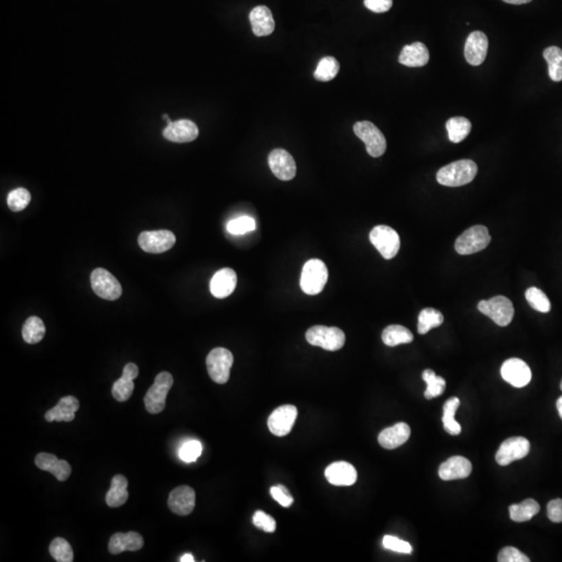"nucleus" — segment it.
I'll return each instance as SVG.
<instances>
[{
    "instance_id": "0eeeda50",
    "label": "nucleus",
    "mask_w": 562,
    "mask_h": 562,
    "mask_svg": "<svg viewBox=\"0 0 562 562\" xmlns=\"http://www.w3.org/2000/svg\"><path fill=\"white\" fill-rule=\"evenodd\" d=\"M233 364V353L225 348L213 349L206 358L208 375L218 385H225L229 380Z\"/></svg>"
},
{
    "instance_id": "a18cd8bd",
    "label": "nucleus",
    "mask_w": 562,
    "mask_h": 562,
    "mask_svg": "<svg viewBox=\"0 0 562 562\" xmlns=\"http://www.w3.org/2000/svg\"><path fill=\"white\" fill-rule=\"evenodd\" d=\"M382 545L385 549L399 552V553L411 554L413 552V548L407 541L391 537V535H385L383 537Z\"/></svg>"
},
{
    "instance_id": "79ce46f5",
    "label": "nucleus",
    "mask_w": 562,
    "mask_h": 562,
    "mask_svg": "<svg viewBox=\"0 0 562 562\" xmlns=\"http://www.w3.org/2000/svg\"><path fill=\"white\" fill-rule=\"evenodd\" d=\"M257 229V223L255 219L250 217H239V218L231 220L227 224V230L231 235H245V233H250V231Z\"/></svg>"
},
{
    "instance_id": "f8f14e48",
    "label": "nucleus",
    "mask_w": 562,
    "mask_h": 562,
    "mask_svg": "<svg viewBox=\"0 0 562 562\" xmlns=\"http://www.w3.org/2000/svg\"><path fill=\"white\" fill-rule=\"evenodd\" d=\"M530 452V443L523 436L507 438L496 454V462L502 466H508L515 460L526 457Z\"/></svg>"
},
{
    "instance_id": "f704fd0d",
    "label": "nucleus",
    "mask_w": 562,
    "mask_h": 562,
    "mask_svg": "<svg viewBox=\"0 0 562 562\" xmlns=\"http://www.w3.org/2000/svg\"><path fill=\"white\" fill-rule=\"evenodd\" d=\"M543 58L549 66V75L553 82L562 80V50L557 46H551L543 50Z\"/></svg>"
},
{
    "instance_id": "f03ea898",
    "label": "nucleus",
    "mask_w": 562,
    "mask_h": 562,
    "mask_svg": "<svg viewBox=\"0 0 562 562\" xmlns=\"http://www.w3.org/2000/svg\"><path fill=\"white\" fill-rule=\"evenodd\" d=\"M328 280V270L320 259H310L302 269L300 287L307 295L314 296L323 291Z\"/></svg>"
},
{
    "instance_id": "9d476101",
    "label": "nucleus",
    "mask_w": 562,
    "mask_h": 562,
    "mask_svg": "<svg viewBox=\"0 0 562 562\" xmlns=\"http://www.w3.org/2000/svg\"><path fill=\"white\" fill-rule=\"evenodd\" d=\"M91 285L94 293L102 299L114 301L122 295V287L117 278L102 268L95 269L91 274Z\"/></svg>"
},
{
    "instance_id": "72a5a7b5",
    "label": "nucleus",
    "mask_w": 562,
    "mask_h": 562,
    "mask_svg": "<svg viewBox=\"0 0 562 562\" xmlns=\"http://www.w3.org/2000/svg\"><path fill=\"white\" fill-rule=\"evenodd\" d=\"M460 401L458 398L452 397L447 400L444 405L443 423L444 428L451 435H458L462 432V426L455 421V413L460 407Z\"/></svg>"
},
{
    "instance_id": "49530a36",
    "label": "nucleus",
    "mask_w": 562,
    "mask_h": 562,
    "mask_svg": "<svg viewBox=\"0 0 562 562\" xmlns=\"http://www.w3.org/2000/svg\"><path fill=\"white\" fill-rule=\"evenodd\" d=\"M499 562H529L530 559L517 548L506 547L498 555Z\"/></svg>"
},
{
    "instance_id": "423d86ee",
    "label": "nucleus",
    "mask_w": 562,
    "mask_h": 562,
    "mask_svg": "<svg viewBox=\"0 0 562 562\" xmlns=\"http://www.w3.org/2000/svg\"><path fill=\"white\" fill-rule=\"evenodd\" d=\"M479 312L492 318L497 325H509L515 316L512 302L504 296H496L488 300H482L478 303Z\"/></svg>"
},
{
    "instance_id": "412c9836",
    "label": "nucleus",
    "mask_w": 562,
    "mask_h": 562,
    "mask_svg": "<svg viewBox=\"0 0 562 562\" xmlns=\"http://www.w3.org/2000/svg\"><path fill=\"white\" fill-rule=\"evenodd\" d=\"M472 473V464L468 458L453 456L440 464L438 476L445 481L468 478Z\"/></svg>"
},
{
    "instance_id": "ddd939ff",
    "label": "nucleus",
    "mask_w": 562,
    "mask_h": 562,
    "mask_svg": "<svg viewBox=\"0 0 562 562\" xmlns=\"http://www.w3.org/2000/svg\"><path fill=\"white\" fill-rule=\"evenodd\" d=\"M298 409L294 405H283L277 407L268 420V427L272 434L276 436H285L291 432L296 419Z\"/></svg>"
},
{
    "instance_id": "7ed1b4c3",
    "label": "nucleus",
    "mask_w": 562,
    "mask_h": 562,
    "mask_svg": "<svg viewBox=\"0 0 562 562\" xmlns=\"http://www.w3.org/2000/svg\"><path fill=\"white\" fill-rule=\"evenodd\" d=\"M173 385V377L169 372H162L155 377L154 383L148 389L144 403L146 411L152 415L162 413L166 407V398Z\"/></svg>"
},
{
    "instance_id": "09e8293b",
    "label": "nucleus",
    "mask_w": 562,
    "mask_h": 562,
    "mask_svg": "<svg viewBox=\"0 0 562 562\" xmlns=\"http://www.w3.org/2000/svg\"><path fill=\"white\" fill-rule=\"evenodd\" d=\"M548 517L553 523H562V500L555 499L550 501L547 507Z\"/></svg>"
},
{
    "instance_id": "6ab92c4d",
    "label": "nucleus",
    "mask_w": 562,
    "mask_h": 562,
    "mask_svg": "<svg viewBox=\"0 0 562 562\" xmlns=\"http://www.w3.org/2000/svg\"><path fill=\"white\" fill-rule=\"evenodd\" d=\"M138 375H139V368L137 365L129 363L125 367L122 377L114 383L113 389H111V395L118 402H125L131 397L133 389H135L133 380L137 378Z\"/></svg>"
},
{
    "instance_id": "bb28decb",
    "label": "nucleus",
    "mask_w": 562,
    "mask_h": 562,
    "mask_svg": "<svg viewBox=\"0 0 562 562\" xmlns=\"http://www.w3.org/2000/svg\"><path fill=\"white\" fill-rule=\"evenodd\" d=\"M249 19H250L252 32L255 36H269L275 30V22H274L272 12L265 6L255 8L251 11Z\"/></svg>"
},
{
    "instance_id": "6e6552de",
    "label": "nucleus",
    "mask_w": 562,
    "mask_h": 562,
    "mask_svg": "<svg viewBox=\"0 0 562 562\" xmlns=\"http://www.w3.org/2000/svg\"><path fill=\"white\" fill-rule=\"evenodd\" d=\"M370 241L385 259H393L401 245L397 231L387 225L374 227L370 233Z\"/></svg>"
},
{
    "instance_id": "a211bd4d",
    "label": "nucleus",
    "mask_w": 562,
    "mask_h": 562,
    "mask_svg": "<svg viewBox=\"0 0 562 562\" xmlns=\"http://www.w3.org/2000/svg\"><path fill=\"white\" fill-rule=\"evenodd\" d=\"M165 139L174 143H188L198 138L199 129L191 120H180L169 123L164 129Z\"/></svg>"
},
{
    "instance_id": "ea45409f",
    "label": "nucleus",
    "mask_w": 562,
    "mask_h": 562,
    "mask_svg": "<svg viewBox=\"0 0 562 562\" xmlns=\"http://www.w3.org/2000/svg\"><path fill=\"white\" fill-rule=\"evenodd\" d=\"M527 301L533 310L547 314L551 310V302L545 293L537 288H529L526 291Z\"/></svg>"
},
{
    "instance_id": "dca6fc26",
    "label": "nucleus",
    "mask_w": 562,
    "mask_h": 562,
    "mask_svg": "<svg viewBox=\"0 0 562 562\" xmlns=\"http://www.w3.org/2000/svg\"><path fill=\"white\" fill-rule=\"evenodd\" d=\"M488 50V39L484 32H471L464 45V58L472 66H479L486 61Z\"/></svg>"
},
{
    "instance_id": "cd10ccee",
    "label": "nucleus",
    "mask_w": 562,
    "mask_h": 562,
    "mask_svg": "<svg viewBox=\"0 0 562 562\" xmlns=\"http://www.w3.org/2000/svg\"><path fill=\"white\" fill-rule=\"evenodd\" d=\"M429 50L426 47L425 44L421 42H415L411 45H407L403 47L402 52L399 56L400 64L404 65L411 68L423 67L429 62Z\"/></svg>"
},
{
    "instance_id": "4be33fe9",
    "label": "nucleus",
    "mask_w": 562,
    "mask_h": 562,
    "mask_svg": "<svg viewBox=\"0 0 562 562\" xmlns=\"http://www.w3.org/2000/svg\"><path fill=\"white\" fill-rule=\"evenodd\" d=\"M325 477L332 486H350L356 482L357 472L349 462H338L327 466Z\"/></svg>"
},
{
    "instance_id": "3c124183",
    "label": "nucleus",
    "mask_w": 562,
    "mask_h": 562,
    "mask_svg": "<svg viewBox=\"0 0 562 562\" xmlns=\"http://www.w3.org/2000/svg\"><path fill=\"white\" fill-rule=\"evenodd\" d=\"M504 3H509V5H525V3H530L532 0H503Z\"/></svg>"
},
{
    "instance_id": "7c9ffc66",
    "label": "nucleus",
    "mask_w": 562,
    "mask_h": 562,
    "mask_svg": "<svg viewBox=\"0 0 562 562\" xmlns=\"http://www.w3.org/2000/svg\"><path fill=\"white\" fill-rule=\"evenodd\" d=\"M382 341L387 346L396 347L413 342V334L404 326L389 325L383 330Z\"/></svg>"
},
{
    "instance_id": "f257e3e1",
    "label": "nucleus",
    "mask_w": 562,
    "mask_h": 562,
    "mask_svg": "<svg viewBox=\"0 0 562 562\" xmlns=\"http://www.w3.org/2000/svg\"><path fill=\"white\" fill-rule=\"evenodd\" d=\"M478 167L473 160H457L442 168L436 174V180L442 186L455 188L470 184L476 177Z\"/></svg>"
},
{
    "instance_id": "aec40b11",
    "label": "nucleus",
    "mask_w": 562,
    "mask_h": 562,
    "mask_svg": "<svg viewBox=\"0 0 562 562\" xmlns=\"http://www.w3.org/2000/svg\"><path fill=\"white\" fill-rule=\"evenodd\" d=\"M237 277L235 270L224 268L217 272L210 280V293L218 299L228 297L237 287Z\"/></svg>"
},
{
    "instance_id": "9b49d317",
    "label": "nucleus",
    "mask_w": 562,
    "mask_h": 562,
    "mask_svg": "<svg viewBox=\"0 0 562 562\" xmlns=\"http://www.w3.org/2000/svg\"><path fill=\"white\" fill-rule=\"evenodd\" d=\"M138 242L145 252L158 255L170 250L175 245L176 237L170 230L144 231Z\"/></svg>"
},
{
    "instance_id": "c85d7f7f",
    "label": "nucleus",
    "mask_w": 562,
    "mask_h": 562,
    "mask_svg": "<svg viewBox=\"0 0 562 562\" xmlns=\"http://www.w3.org/2000/svg\"><path fill=\"white\" fill-rule=\"evenodd\" d=\"M129 480L123 475H116L111 479V488L105 496L107 504L111 508L122 506L129 499Z\"/></svg>"
},
{
    "instance_id": "5fc2aeb1",
    "label": "nucleus",
    "mask_w": 562,
    "mask_h": 562,
    "mask_svg": "<svg viewBox=\"0 0 562 562\" xmlns=\"http://www.w3.org/2000/svg\"><path fill=\"white\" fill-rule=\"evenodd\" d=\"M560 389H561V391H562V381H561V383H560Z\"/></svg>"
},
{
    "instance_id": "1a4fd4ad",
    "label": "nucleus",
    "mask_w": 562,
    "mask_h": 562,
    "mask_svg": "<svg viewBox=\"0 0 562 562\" xmlns=\"http://www.w3.org/2000/svg\"><path fill=\"white\" fill-rule=\"evenodd\" d=\"M355 135L366 144L367 151L372 158H379L385 154L387 150V140L372 122L360 121L353 127Z\"/></svg>"
},
{
    "instance_id": "4c0bfd02",
    "label": "nucleus",
    "mask_w": 562,
    "mask_h": 562,
    "mask_svg": "<svg viewBox=\"0 0 562 562\" xmlns=\"http://www.w3.org/2000/svg\"><path fill=\"white\" fill-rule=\"evenodd\" d=\"M422 377H423V380L427 383V389L424 393L426 399L431 400L443 395L446 389V380L443 377L436 376L435 372L430 369L424 371Z\"/></svg>"
},
{
    "instance_id": "20e7f679",
    "label": "nucleus",
    "mask_w": 562,
    "mask_h": 562,
    "mask_svg": "<svg viewBox=\"0 0 562 562\" xmlns=\"http://www.w3.org/2000/svg\"><path fill=\"white\" fill-rule=\"evenodd\" d=\"M490 233L484 225H475L457 237L455 250L460 255H470L484 250L490 243Z\"/></svg>"
},
{
    "instance_id": "4468645a",
    "label": "nucleus",
    "mask_w": 562,
    "mask_h": 562,
    "mask_svg": "<svg viewBox=\"0 0 562 562\" xmlns=\"http://www.w3.org/2000/svg\"><path fill=\"white\" fill-rule=\"evenodd\" d=\"M501 375L506 382L515 387H526L532 378L528 365L519 358L507 359L501 368Z\"/></svg>"
},
{
    "instance_id": "c03bdc74",
    "label": "nucleus",
    "mask_w": 562,
    "mask_h": 562,
    "mask_svg": "<svg viewBox=\"0 0 562 562\" xmlns=\"http://www.w3.org/2000/svg\"><path fill=\"white\" fill-rule=\"evenodd\" d=\"M253 524L265 532L273 533L276 530L275 519L261 510L257 511L253 515Z\"/></svg>"
},
{
    "instance_id": "864d4df0",
    "label": "nucleus",
    "mask_w": 562,
    "mask_h": 562,
    "mask_svg": "<svg viewBox=\"0 0 562 562\" xmlns=\"http://www.w3.org/2000/svg\"><path fill=\"white\" fill-rule=\"evenodd\" d=\"M556 407H557L558 413H559L560 418H561L562 420V396L557 400Z\"/></svg>"
},
{
    "instance_id": "f3484780",
    "label": "nucleus",
    "mask_w": 562,
    "mask_h": 562,
    "mask_svg": "<svg viewBox=\"0 0 562 562\" xmlns=\"http://www.w3.org/2000/svg\"><path fill=\"white\" fill-rule=\"evenodd\" d=\"M195 504H196V494L190 486H178L170 493L168 506L170 510L175 515H182V517L190 515L194 510Z\"/></svg>"
},
{
    "instance_id": "473e14b6",
    "label": "nucleus",
    "mask_w": 562,
    "mask_h": 562,
    "mask_svg": "<svg viewBox=\"0 0 562 562\" xmlns=\"http://www.w3.org/2000/svg\"><path fill=\"white\" fill-rule=\"evenodd\" d=\"M448 136L452 143H460L470 135L472 125L466 118L453 117L446 123Z\"/></svg>"
},
{
    "instance_id": "c9c22d12",
    "label": "nucleus",
    "mask_w": 562,
    "mask_h": 562,
    "mask_svg": "<svg viewBox=\"0 0 562 562\" xmlns=\"http://www.w3.org/2000/svg\"><path fill=\"white\" fill-rule=\"evenodd\" d=\"M444 322V316L442 312L432 307L424 308L419 314L418 332L420 334H426L433 328L442 325Z\"/></svg>"
},
{
    "instance_id": "8fccbe9b",
    "label": "nucleus",
    "mask_w": 562,
    "mask_h": 562,
    "mask_svg": "<svg viewBox=\"0 0 562 562\" xmlns=\"http://www.w3.org/2000/svg\"><path fill=\"white\" fill-rule=\"evenodd\" d=\"M270 493H271V496L279 503L281 506L290 507L292 504H293L294 499L292 497V495L285 494L281 488H278L277 486H273L270 490Z\"/></svg>"
},
{
    "instance_id": "393cba45",
    "label": "nucleus",
    "mask_w": 562,
    "mask_h": 562,
    "mask_svg": "<svg viewBox=\"0 0 562 562\" xmlns=\"http://www.w3.org/2000/svg\"><path fill=\"white\" fill-rule=\"evenodd\" d=\"M143 545V537L138 532L115 533L109 539V551L113 555H117L125 551H139Z\"/></svg>"
},
{
    "instance_id": "39448f33",
    "label": "nucleus",
    "mask_w": 562,
    "mask_h": 562,
    "mask_svg": "<svg viewBox=\"0 0 562 562\" xmlns=\"http://www.w3.org/2000/svg\"><path fill=\"white\" fill-rule=\"evenodd\" d=\"M306 341L312 346L321 347L324 350L338 351L344 347L346 336L338 327L316 325L306 332Z\"/></svg>"
},
{
    "instance_id": "37998d69",
    "label": "nucleus",
    "mask_w": 562,
    "mask_h": 562,
    "mask_svg": "<svg viewBox=\"0 0 562 562\" xmlns=\"http://www.w3.org/2000/svg\"><path fill=\"white\" fill-rule=\"evenodd\" d=\"M202 445L199 440H188L186 442L184 445L180 447V460L184 462H196L197 458L202 455Z\"/></svg>"
},
{
    "instance_id": "e433bc0d",
    "label": "nucleus",
    "mask_w": 562,
    "mask_h": 562,
    "mask_svg": "<svg viewBox=\"0 0 562 562\" xmlns=\"http://www.w3.org/2000/svg\"><path fill=\"white\" fill-rule=\"evenodd\" d=\"M340 64L332 56H325L318 62L314 76L318 82H330L338 75Z\"/></svg>"
},
{
    "instance_id": "2f4dec72",
    "label": "nucleus",
    "mask_w": 562,
    "mask_h": 562,
    "mask_svg": "<svg viewBox=\"0 0 562 562\" xmlns=\"http://www.w3.org/2000/svg\"><path fill=\"white\" fill-rule=\"evenodd\" d=\"M46 334L43 321L39 316H30L22 328V336L28 344H36L43 340Z\"/></svg>"
},
{
    "instance_id": "de8ad7c7",
    "label": "nucleus",
    "mask_w": 562,
    "mask_h": 562,
    "mask_svg": "<svg viewBox=\"0 0 562 562\" xmlns=\"http://www.w3.org/2000/svg\"><path fill=\"white\" fill-rule=\"evenodd\" d=\"M365 7L374 13H385L393 7V0H365Z\"/></svg>"
},
{
    "instance_id": "a878e982",
    "label": "nucleus",
    "mask_w": 562,
    "mask_h": 562,
    "mask_svg": "<svg viewBox=\"0 0 562 562\" xmlns=\"http://www.w3.org/2000/svg\"><path fill=\"white\" fill-rule=\"evenodd\" d=\"M79 409V401L73 396H67L58 401V405L45 413L47 422H72Z\"/></svg>"
},
{
    "instance_id": "b1692460",
    "label": "nucleus",
    "mask_w": 562,
    "mask_h": 562,
    "mask_svg": "<svg viewBox=\"0 0 562 562\" xmlns=\"http://www.w3.org/2000/svg\"><path fill=\"white\" fill-rule=\"evenodd\" d=\"M34 464L40 470L52 473L58 481H66L72 472V468L68 462L58 460L54 454H38L34 460Z\"/></svg>"
},
{
    "instance_id": "58836bf2",
    "label": "nucleus",
    "mask_w": 562,
    "mask_h": 562,
    "mask_svg": "<svg viewBox=\"0 0 562 562\" xmlns=\"http://www.w3.org/2000/svg\"><path fill=\"white\" fill-rule=\"evenodd\" d=\"M50 552L52 558L58 562H72L74 557L70 543L62 537H56L52 541Z\"/></svg>"
},
{
    "instance_id": "c756f323",
    "label": "nucleus",
    "mask_w": 562,
    "mask_h": 562,
    "mask_svg": "<svg viewBox=\"0 0 562 562\" xmlns=\"http://www.w3.org/2000/svg\"><path fill=\"white\" fill-rule=\"evenodd\" d=\"M541 510V506L533 499H527L519 504H513L509 507L510 519L517 523H524L530 521Z\"/></svg>"
},
{
    "instance_id": "5701e85b",
    "label": "nucleus",
    "mask_w": 562,
    "mask_h": 562,
    "mask_svg": "<svg viewBox=\"0 0 562 562\" xmlns=\"http://www.w3.org/2000/svg\"><path fill=\"white\" fill-rule=\"evenodd\" d=\"M409 436L411 427L407 423H398L380 432L378 443L385 449L393 450L404 445Z\"/></svg>"
},
{
    "instance_id": "2eb2a0df",
    "label": "nucleus",
    "mask_w": 562,
    "mask_h": 562,
    "mask_svg": "<svg viewBox=\"0 0 562 562\" xmlns=\"http://www.w3.org/2000/svg\"><path fill=\"white\" fill-rule=\"evenodd\" d=\"M270 169L278 180L289 182L295 177L297 167L293 156L285 149H275L270 153Z\"/></svg>"
},
{
    "instance_id": "603ef678",
    "label": "nucleus",
    "mask_w": 562,
    "mask_h": 562,
    "mask_svg": "<svg viewBox=\"0 0 562 562\" xmlns=\"http://www.w3.org/2000/svg\"><path fill=\"white\" fill-rule=\"evenodd\" d=\"M180 561H182V562H194L195 559H194V557H193V555H191V554H186V555H184V556H182V558H180Z\"/></svg>"
},
{
    "instance_id": "a19ab883",
    "label": "nucleus",
    "mask_w": 562,
    "mask_h": 562,
    "mask_svg": "<svg viewBox=\"0 0 562 562\" xmlns=\"http://www.w3.org/2000/svg\"><path fill=\"white\" fill-rule=\"evenodd\" d=\"M30 193L26 188H16L8 195V206L13 212H21L30 204Z\"/></svg>"
}]
</instances>
